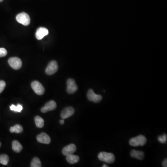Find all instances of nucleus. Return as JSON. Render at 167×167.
Here are the masks:
<instances>
[{
	"label": "nucleus",
	"mask_w": 167,
	"mask_h": 167,
	"mask_svg": "<svg viewBox=\"0 0 167 167\" xmlns=\"http://www.w3.org/2000/svg\"><path fill=\"white\" fill-rule=\"evenodd\" d=\"M162 165L163 167H167V159H165L163 161V162L162 163Z\"/></svg>",
	"instance_id": "393cba45"
},
{
	"label": "nucleus",
	"mask_w": 167,
	"mask_h": 167,
	"mask_svg": "<svg viewBox=\"0 0 167 167\" xmlns=\"http://www.w3.org/2000/svg\"><path fill=\"white\" fill-rule=\"evenodd\" d=\"M6 83L3 81H0V93H1L5 89Z\"/></svg>",
	"instance_id": "b1692460"
},
{
	"label": "nucleus",
	"mask_w": 167,
	"mask_h": 167,
	"mask_svg": "<svg viewBox=\"0 0 167 167\" xmlns=\"http://www.w3.org/2000/svg\"><path fill=\"white\" fill-rule=\"evenodd\" d=\"M130 156L132 158H136L140 160L144 159V154L143 151L132 150L130 152Z\"/></svg>",
	"instance_id": "4468645a"
},
{
	"label": "nucleus",
	"mask_w": 167,
	"mask_h": 167,
	"mask_svg": "<svg viewBox=\"0 0 167 167\" xmlns=\"http://www.w3.org/2000/svg\"><path fill=\"white\" fill-rule=\"evenodd\" d=\"M98 159L100 161L106 162L109 164H112L115 161V157L113 154L106 152H100L98 154Z\"/></svg>",
	"instance_id": "f257e3e1"
},
{
	"label": "nucleus",
	"mask_w": 167,
	"mask_h": 167,
	"mask_svg": "<svg viewBox=\"0 0 167 167\" xmlns=\"http://www.w3.org/2000/svg\"><path fill=\"white\" fill-rule=\"evenodd\" d=\"M66 161L70 164H75L78 162L79 160V157L78 156L71 154L66 156Z\"/></svg>",
	"instance_id": "2eb2a0df"
},
{
	"label": "nucleus",
	"mask_w": 167,
	"mask_h": 167,
	"mask_svg": "<svg viewBox=\"0 0 167 167\" xmlns=\"http://www.w3.org/2000/svg\"><path fill=\"white\" fill-rule=\"evenodd\" d=\"M7 54V51L4 48H0V58L6 56Z\"/></svg>",
	"instance_id": "5701e85b"
},
{
	"label": "nucleus",
	"mask_w": 167,
	"mask_h": 167,
	"mask_svg": "<svg viewBox=\"0 0 167 167\" xmlns=\"http://www.w3.org/2000/svg\"><path fill=\"white\" fill-rule=\"evenodd\" d=\"M12 149L16 153H20L22 149V146L18 141L14 140L12 143Z\"/></svg>",
	"instance_id": "dca6fc26"
},
{
	"label": "nucleus",
	"mask_w": 167,
	"mask_h": 167,
	"mask_svg": "<svg viewBox=\"0 0 167 167\" xmlns=\"http://www.w3.org/2000/svg\"><path fill=\"white\" fill-rule=\"evenodd\" d=\"M1 146V143H0V147Z\"/></svg>",
	"instance_id": "c85d7f7f"
},
{
	"label": "nucleus",
	"mask_w": 167,
	"mask_h": 167,
	"mask_svg": "<svg viewBox=\"0 0 167 167\" xmlns=\"http://www.w3.org/2000/svg\"><path fill=\"white\" fill-rule=\"evenodd\" d=\"M87 97L90 101L95 103H98L102 100V97L100 95L96 94L92 89H89L87 93Z\"/></svg>",
	"instance_id": "20e7f679"
},
{
	"label": "nucleus",
	"mask_w": 167,
	"mask_h": 167,
	"mask_svg": "<svg viewBox=\"0 0 167 167\" xmlns=\"http://www.w3.org/2000/svg\"><path fill=\"white\" fill-rule=\"evenodd\" d=\"M37 140L39 143L44 144H49L51 142L50 137L45 133H42L37 136Z\"/></svg>",
	"instance_id": "ddd939ff"
},
{
	"label": "nucleus",
	"mask_w": 167,
	"mask_h": 167,
	"mask_svg": "<svg viewBox=\"0 0 167 167\" xmlns=\"http://www.w3.org/2000/svg\"><path fill=\"white\" fill-rule=\"evenodd\" d=\"M17 21L23 25L28 26L30 23V18L29 16L27 13L22 12L18 14L16 17Z\"/></svg>",
	"instance_id": "7ed1b4c3"
},
{
	"label": "nucleus",
	"mask_w": 167,
	"mask_h": 167,
	"mask_svg": "<svg viewBox=\"0 0 167 167\" xmlns=\"http://www.w3.org/2000/svg\"><path fill=\"white\" fill-rule=\"evenodd\" d=\"M74 112L75 110L73 107H66L61 112L60 116L63 119H65L72 116L74 114Z\"/></svg>",
	"instance_id": "1a4fd4ad"
},
{
	"label": "nucleus",
	"mask_w": 167,
	"mask_h": 167,
	"mask_svg": "<svg viewBox=\"0 0 167 167\" xmlns=\"http://www.w3.org/2000/svg\"><path fill=\"white\" fill-rule=\"evenodd\" d=\"M78 89V87L74 79H69L67 81V92L70 94H73Z\"/></svg>",
	"instance_id": "423d86ee"
},
{
	"label": "nucleus",
	"mask_w": 167,
	"mask_h": 167,
	"mask_svg": "<svg viewBox=\"0 0 167 167\" xmlns=\"http://www.w3.org/2000/svg\"><path fill=\"white\" fill-rule=\"evenodd\" d=\"M147 143V138L144 136L139 135L135 138H132L129 141L130 145L133 147L143 146Z\"/></svg>",
	"instance_id": "f03ea898"
},
{
	"label": "nucleus",
	"mask_w": 167,
	"mask_h": 167,
	"mask_svg": "<svg viewBox=\"0 0 167 167\" xmlns=\"http://www.w3.org/2000/svg\"><path fill=\"white\" fill-rule=\"evenodd\" d=\"M31 167H41V163L40 159L38 157H35L32 160L31 164Z\"/></svg>",
	"instance_id": "aec40b11"
},
{
	"label": "nucleus",
	"mask_w": 167,
	"mask_h": 167,
	"mask_svg": "<svg viewBox=\"0 0 167 167\" xmlns=\"http://www.w3.org/2000/svg\"><path fill=\"white\" fill-rule=\"evenodd\" d=\"M57 107L56 102L55 101H50L46 103L45 106L41 109V111L42 113H46L48 111H51L55 110Z\"/></svg>",
	"instance_id": "9b49d317"
},
{
	"label": "nucleus",
	"mask_w": 167,
	"mask_h": 167,
	"mask_svg": "<svg viewBox=\"0 0 167 167\" xmlns=\"http://www.w3.org/2000/svg\"><path fill=\"white\" fill-rule=\"evenodd\" d=\"M31 87L33 91L39 95H42L45 92V88L38 81L33 82L31 84Z\"/></svg>",
	"instance_id": "39448f33"
},
{
	"label": "nucleus",
	"mask_w": 167,
	"mask_h": 167,
	"mask_svg": "<svg viewBox=\"0 0 167 167\" xmlns=\"http://www.w3.org/2000/svg\"><path fill=\"white\" fill-rule=\"evenodd\" d=\"M60 124H63L65 123V121H64V119H62V120H60Z\"/></svg>",
	"instance_id": "a878e982"
},
{
	"label": "nucleus",
	"mask_w": 167,
	"mask_h": 167,
	"mask_svg": "<svg viewBox=\"0 0 167 167\" xmlns=\"http://www.w3.org/2000/svg\"><path fill=\"white\" fill-rule=\"evenodd\" d=\"M8 62L10 66L14 70H19L22 67V61L18 57H12L8 60Z\"/></svg>",
	"instance_id": "0eeeda50"
},
{
	"label": "nucleus",
	"mask_w": 167,
	"mask_h": 167,
	"mask_svg": "<svg viewBox=\"0 0 167 167\" xmlns=\"http://www.w3.org/2000/svg\"><path fill=\"white\" fill-rule=\"evenodd\" d=\"M35 122L36 126L39 128H41L44 125V120L42 117L40 116H36L35 117Z\"/></svg>",
	"instance_id": "a211bd4d"
},
{
	"label": "nucleus",
	"mask_w": 167,
	"mask_h": 167,
	"mask_svg": "<svg viewBox=\"0 0 167 167\" xmlns=\"http://www.w3.org/2000/svg\"><path fill=\"white\" fill-rule=\"evenodd\" d=\"M58 70V63L55 60L50 62L46 69V73L48 75L54 74Z\"/></svg>",
	"instance_id": "6e6552de"
},
{
	"label": "nucleus",
	"mask_w": 167,
	"mask_h": 167,
	"mask_svg": "<svg viewBox=\"0 0 167 167\" xmlns=\"http://www.w3.org/2000/svg\"><path fill=\"white\" fill-rule=\"evenodd\" d=\"M23 128L20 124H16L10 128V132L11 133H21L23 132Z\"/></svg>",
	"instance_id": "f3484780"
},
{
	"label": "nucleus",
	"mask_w": 167,
	"mask_h": 167,
	"mask_svg": "<svg viewBox=\"0 0 167 167\" xmlns=\"http://www.w3.org/2000/svg\"><path fill=\"white\" fill-rule=\"evenodd\" d=\"M102 167H109V166L108 165H106V164H103V166H102Z\"/></svg>",
	"instance_id": "bb28decb"
},
{
	"label": "nucleus",
	"mask_w": 167,
	"mask_h": 167,
	"mask_svg": "<svg viewBox=\"0 0 167 167\" xmlns=\"http://www.w3.org/2000/svg\"><path fill=\"white\" fill-rule=\"evenodd\" d=\"M3 1V0H0V3H1V1Z\"/></svg>",
	"instance_id": "cd10ccee"
},
{
	"label": "nucleus",
	"mask_w": 167,
	"mask_h": 167,
	"mask_svg": "<svg viewBox=\"0 0 167 167\" xmlns=\"http://www.w3.org/2000/svg\"><path fill=\"white\" fill-rule=\"evenodd\" d=\"M10 110L12 111H14L15 112H20L23 110V107L22 105L20 104H18L17 106H15L14 105H12L10 106Z\"/></svg>",
	"instance_id": "412c9836"
},
{
	"label": "nucleus",
	"mask_w": 167,
	"mask_h": 167,
	"mask_svg": "<svg viewBox=\"0 0 167 167\" xmlns=\"http://www.w3.org/2000/svg\"><path fill=\"white\" fill-rule=\"evenodd\" d=\"M158 140L160 143H165L167 142V137L166 134H163V135L160 136L158 138Z\"/></svg>",
	"instance_id": "4be33fe9"
},
{
	"label": "nucleus",
	"mask_w": 167,
	"mask_h": 167,
	"mask_svg": "<svg viewBox=\"0 0 167 167\" xmlns=\"http://www.w3.org/2000/svg\"><path fill=\"white\" fill-rule=\"evenodd\" d=\"M77 148L74 144H70L66 146L62 149V154L64 156H67L73 154L76 151Z\"/></svg>",
	"instance_id": "9d476101"
},
{
	"label": "nucleus",
	"mask_w": 167,
	"mask_h": 167,
	"mask_svg": "<svg viewBox=\"0 0 167 167\" xmlns=\"http://www.w3.org/2000/svg\"><path fill=\"white\" fill-rule=\"evenodd\" d=\"M48 33V30L47 28L43 27H41L37 30V31L36 32L35 36L37 39L41 40L45 36L47 35Z\"/></svg>",
	"instance_id": "f8f14e48"
},
{
	"label": "nucleus",
	"mask_w": 167,
	"mask_h": 167,
	"mask_svg": "<svg viewBox=\"0 0 167 167\" xmlns=\"http://www.w3.org/2000/svg\"><path fill=\"white\" fill-rule=\"evenodd\" d=\"M9 161V157L7 155L3 154L0 155V163L1 164L6 165Z\"/></svg>",
	"instance_id": "6ab92c4d"
}]
</instances>
